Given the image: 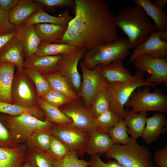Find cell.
Wrapping results in <instances>:
<instances>
[{
	"instance_id": "obj_4",
	"label": "cell",
	"mask_w": 167,
	"mask_h": 167,
	"mask_svg": "<svg viewBox=\"0 0 167 167\" xmlns=\"http://www.w3.org/2000/svg\"><path fill=\"white\" fill-rule=\"evenodd\" d=\"M144 73L137 71L132 78L123 83H108L106 88L109 100V109L120 118H124V106L133 92L138 88L144 86L154 88L156 85L144 79Z\"/></svg>"
},
{
	"instance_id": "obj_15",
	"label": "cell",
	"mask_w": 167,
	"mask_h": 167,
	"mask_svg": "<svg viewBox=\"0 0 167 167\" xmlns=\"http://www.w3.org/2000/svg\"><path fill=\"white\" fill-rule=\"evenodd\" d=\"M163 113L157 112L147 118L145 127L142 136L147 145L157 140L167 130V119Z\"/></svg>"
},
{
	"instance_id": "obj_25",
	"label": "cell",
	"mask_w": 167,
	"mask_h": 167,
	"mask_svg": "<svg viewBox=\"0 0 167 167\" xmlns=\"http://www.w3.org/2000/svg\"><path fill=\"white\" fill-rule=\"evenodd\" d=\"M147 112L135 113L128 109H125L124 119L127 131L131 137L137 139L142 137L147 118Z\"/></svg>"
},
{
	"instance_id": "obj_41",
	"label": "cell",
	"mask_w": 167,
	"mask_h": 167,
	"mask_svg": "<svg viewBox=\"0 0 167 167\" xmlns=\"http://www.w3.org/2000/svg\"><path fill=\"white\" fill-rule=\"evenodd\" d=\"M20 143L10 133L2 122L0 113V147L12 148Z\"/></svg>"
},
{
	"instance_id": "obj_9",
	"label": "cell",
	"mask_w": 167,
	"mask_h": 167,
	"mask_svg": "<svg viewBox=\"0 0 167 167\" xmlns=\"http://www.w3.org/2000/svg\"><path fill=\"white\" fill-rule=\"evenodd\" d=\"M12 104L26 107L38 105L35 85L24 69L16 71L11 89Z\"/></svg>"
},
{
	"instance_id": "obj_26",
	"label": "cell",
	"mask_w": 167,
	"mask_h": 167,
	"mask_svg": "<svg viewBox=\"0 0 167 167\" xmlns=\"http://www.w3.org/2000/svg\"><path fill=\"white\" fill-rule=\"evenodd\" d=\"M34 26L41 43H52L63 36L68 26L44 23Z\"/></svg>"
},
{
	"instance_id": "obj_12",
	"label": "cell",
	"mask_w": 167,
	"mask_h": 167,
	"mask_svg": "<svg viewBox=\"0 0 167 167\" xmlns=\"http://www.w3.org/2000/svg\"><path fill=\"white\" fill-rule=\"evenodd\" d=\"M87 51L85 48H78L70 54H63L57 64V71L65 77L78 95L81 84V75L78 69V64Z\"/></svg>"
},
{
	"instance_id": "obj_36",
	"label": "cell",
	"mask_w": 167,
	"mask_h": 167,
	"mask_svg": "<svg viewBox=\"0 0 167 167\" xmlns=\"http://www.w3.org/2000/svg\"><path fill=\"white\" fill-rule=\"evenodd\" d=\"M24 70L33 83L36 87L38 98L52 88L44 76L37 70L24 68Z\"/></svg>"
},
{
	"instance_id": "obj_45",
	"label": "cell",
	"mask_w": 167,
	"mask_h": 167,
	"mask_svg": "<svg viewBox=\"0 0 167 167\" xmlns=\"http://www.w3.org/2000/svg\"><path fill=\"white\" fill-rule=\"evenodd\" d=\"M153 160L154 164L158 167H167V144L156 151Z\"/></svg>"
},
{
	"instance_id": "obj_43",
	"label": "cell",
	"mask_w": 167,
	"mask_h": 167,
	"mask_svg": "<svg viewBox=\"0 0 167 167\" xmlns=\"http://www.w3.org/2000/svg\"><path fill=\"white\" fill-rule=\"evenodd\" d=\"M16 27L10 23L8 13L0 7V35L16 32Z\"/></svg>"
},
{
	"instance_id": "obj_7",
	"label": "cell",
	"mask_w": 167,
	"mask_h": 167,
	"mask_svg": "<svg viewBox=\"0 0 167 167\" xmlns=\"http://www.w3.org/2000/svg\"><path fill=\"white\" fill-rule=\"evenodd\" d=\"M124 106L135 113L153 111L167 114V96L160 91L151 92L149 87H139L134 91Z\"/></svg>"
},
{
	"instance_id": "obj_33",
	"label": "cell",
	"mask_w": 167,
	"mask_h": 167,
	"mask_svg": "<svg viewBox=\"0 0 167 167\" xmlns=\"http://www.w3.org/2000/svg\"><path fill=\"white\" fill-rule=\"evenodd\" d=\"M51 136L49 130H35L25 144L35 147L46 152L49 148Z\"/></svg>"
},
{
	"instance_id": "obj_3",
	"label": "cell",
	"mask_w": 167,
	"mask_h": 167,
	"mask_svg": "<svg viewBox=\"0 0 167 167\" xmlns=\"http://www.w3.org/2000/svg\"><path fill=\"white\" fill-rule=\"evenodd\" d=\"M124 167H158L152 161V154L144 145H140L136 139L130 137L129 142L122 145L114 144L105 153Z\"/></svg>"
},
{
	"instance_id": "obj_38",
	"label": "cell",
	"mask_w": 167,
	"mask_h": 167,
	"mask_svg": "<svg viewBox=\"0 0 167 167\" xmlns=\"http://www.w3.org/2000/svg\"><path fill=\"white\" fill-rule=\"evenodd\" d=\"M70 152L62 141L52 135L49 148L45 152L49 156L54 160H58L66 156Z\"/></svg>"
},
{
	"instance_id": "obj_14",
	"label": "cell",
	"mask_w": 167,
	"mask_h": 167,
	"mask_svg": "<svg viewBox=\"0 0 167 167\" xmlns=\"http://www.w3.org/2000/svg\"><path fill=\"white\" fill-rule=\"evenodd\" d=\"M162 32L158 30L150 34L147 39L134 50L129 61L132 62L137 57L143 54L158 58L167 56V42L161 41L160 37Z\"/></svg>"
},
{
	"instance_id": "obj_6",
	"label": "cell",
	"mask_w": 167,
	"mask_h": 167,
	"mask_svg": "<svg viewBox=\"0 0 167 167\" xmlns=\"http://www.w3.org/2000/svg\"><path fill=\"white\" fill-rule=\"evenodd\" d=\"M1 114L2 121L10 133L20 143H25L34 130H49L53 124L29 114L13 116Z\"/></svg>"
},
{
	"instance_id": "obj_8",
	"label": "cell",
	"mask_w": 167,
	"mask_h": 167,
	"mask_svg": "<svg viewBox=\"0 0 167 167\" xmlns=\"http://www.w3.org/2000/svg\"><path fill=\"white\" fill-rule=\"evenodd\" d=\"M49 131L51 134L62 141L70 152L82 157L85 153L90 134L71 123L53 124Z\"/></svg>"
},
{
	"instance_id": "obj_32",
	"label": "cell",
	"mask_w": 167,
	"mask_h": 167,
	"mask_svg": "<svg viewBox=\"0 0 167 167\" xmlns=\"http://www.w3.org/2000/svg\"><path fill=\"white\" fill-rule=\"evenodd\" d=\"M78 48L66 44L41 43L35 54L39 56L69 54Z\"/></svg>"
},
{
	"instance_id": "obj_31",
	"label": "cell",
	"mask_w": 167,
	"mask_h": 167,
	"mask_svg": "<svg viewBox=\"0 0 167 167\" xmlns=\"http://www.w3.org/2000/svg\"><path fill=\"white\" fill-rule=\"evenodd\" d=\"M89 110L95 118L109 110V100L106 82L98 89Z\"/></svg>"
},
{
	"instance_id": "obj_30",
	"label": "cell",
	"mask_w": 167,
	"mask_h": 167,
	"mask_svg": "<svg viewBox=\"0 0 167 167\" xmlns=\"http://www.w3.org/2000/svg\"><path fill=\"white\" fill-rule=\"evenodd\" d=\"M38 103L45 113L46 120L58 125L72 123L71 120L64 114L59 108L49 104L40 97L38 98Z\"/></svg>"
},
{
	"instance_id": "obj_46",
	"label": "cell",
	"mask_w": 167,
	"mask_h": 167,
	"mask_svg": "<svg viewBox=\"0 0 167 167\" xmlns=\"http://www.w3.org/2000/svg\"><path fill=\"white\" fill-rule=\"evenodd\" d=\"M16 32L0 35V52L16 37Z\"/></svg>"
},
{
	"instance_id": "obj_10",
	"label": "cell",
	"mask_w": 167,
	"mask_h": 167,
	"mask_svg": "<svg viewBox=\"0 0 167 167\" xmlns=\"http://www.w3.org/2000/svg\"><path fill=\"white\" fill-rule=\"evenodd\" d=\"M138 71L149 74L145 79L149 83L167 86V56L155 58L147 54L139 56L132 62Z\"/></svg>"
},
{
	"instance_id": "obj_37",
	"label": "cell",
	"mask_w": 167,
	"mask_h": 167,
	"mask_svg": "<svg viewBox=\"0 0 167 167\" xmlns=\"http://www.w3.org/2000/svg\"><path fill=\"white\" fill-rule=\"evenodd\" d=\"M109 134L113 144L124 145L129 141V137L127 127L123 118H121L118 122L109 131Z\"/></svg>"
},
{
	"instance_id": "obj_16",
	"label": "cell",
	"mask_w": 167,
	"mask_h": 167,
	"mask_svg": "<svg viewBox=\"0 0 167 167\" xmlns=\"http://www.w3.org/2000/svg\"><path fill=\"white\" fill-rule=\"evenodd\" d=\"M63 54L39 56L34 54L25 60L24 68L37 71L44 75L57 71V64Z\"/></svg>"
},
{
	"instance_id": "obj_34",
	"label": "cell",
	"mask_w": 167,
	"mask_h": 167,
	"mask_svg": "<svg viewBox=\"0 0 167 167\" xmlns=\"http://www.w3.org/2000/svg\"><path fill=\"white\" fill-rule=\"evenodd\" d=\"M27 146V156L36 167H55L54 160L49 156L45 152L35 147Z\"/></svg>"
},
{
	"instance_id": "obj_23",
	"label": "cell",
	"mask_w": 167,
	"mask_h": 167,
	"mask_svg": "<svg viewBox=\"0 0 167 167\" xmlns=\"http://www.w3.org/2000/svg\"><path fill=\"white\" fill-rule=\"evenodd\" d=\"M66 10L61 12L58 16H53L47 13L43 6L33 14L23 24L27 25H34L38 24L49 23L68 26L73 19Z\"/></svg>"
},
{
	"instance_id": "obj_18",
	"label": "cell",
	"mask_w": 167,
	"mask_h": 167,
	"mask_svg": "<svg viewBox=\"0 0 167 167\" xmlns=\"http://www.w3.org/2000/svg\"><path fill=\"white\" fill-rule=\"evenodd\" d=\"M33 0H19L8 13L9 21L16 27L23 24L42 6Z\"/></svg>"
},
{
	"instance_id": "obj_19",
	"label": "cell",
	"mask_w": 167,
	"mask_h": 167,
	"mask_svg": "<svg viewBox=\"0 0 167 167\" xmlns=\"http://www.w3.org/2000/svg\"><path fill=\"white\" fill-rule=\"evenodd\" d=\"M122 59H119L106 65H101L100 71L103 78L108 83H123L133 77L123 66Z\"/></svg>"
},
{
	"instance_id": "obj_35",
	"label": "cell",
	"mask_w": 167,
	"mask_h": 167,
	"mask_svg": "<svg viewBox=\"0 0 167 167\" xmlns=\"http://www.w3.org/2000/svg\"><path fill=\"white\" fill-rule=\"evenodd\" d=\"M95 118L96 130L98 131L108 133L121 119L110 109Z\"/></svg>"
},
{
	"instance_id": "obj_29",
	"label": "cell",
	"mask_w": 167,
	"mask_h": 167,
	"mask_svg": "<svg viewBox=\"0 0 167 167\" xmlns=\"http://www.w3.org/2000/svg\"><path fill=\"white\" fill-rule=\"evenodd\" d=\"M43 75L52 88L62 92L72 100L76 99L79 97L65 77L58 71Z\"/></svg>"
},
{
	"instance_id": "obj_20",
	"label": "cell",
	"mask_w": 167,
	"mask_h": 167,
	"mask_svg": "<svg viewBox=\"0 0 167 167\" xmlns=\"http://www.w3.org/2000/svg\"><path fill=\"white\" fill-rule=\"evenodd\" d=\"M25 56L22 44L15 37L0 52V61L14 64L16 71L24 69Z\"/></svg>"
},
{
	"instance_id": "obj_49",
	"label": "cell",
	"mask_w": 167,
	"mask_h": 167,
	"mask_svg": "<svg viewBox=\"0 0 167 167\" xmlns=\"http://www.w3.org/2000/svg\"><path fill=\"white\" fill-rule=\"evenodd\" d=\"M20 167H36V166L31 160L26 155Z\"/></svg>"
},
{
	"instance_id": "obj_27",
	"label": "cell",
	"mask_w": 167,
	"mask_h": 167,
	"mask_svg": "<svg viewBox=\"0 0 167 167\" xmlns=\"http://www.w3.org/2000/svg\"><path fill=\"white\" fill-rule=\"evenodd\" d=\"M132 2L141 7L152 19L157 30L163 32L167 30V14L164 10L155 7L149 0H133Z\"/></svg>"
},
{
	"instance_id": "obj_13",
	"label": "cell",
	"mask_w": 167,
	"mask_h": 167,
	"mask_svg": "<svg viewBox=\"0 0 167 167\" xmlns=\"http://www.w3.org/2000/svg\"><path fill=\"white\" fill-rule=\"evenodd\" d=\"M101 65L90 69L84 66L81 61L80 62L82 81L78 96L82 98L85 106L88 109L90 108L98 89L105 82L100 72Z\"/></svg>"
},
{
	"instance_id": "obj_42",
	"label": "cell",
	"mask_w": 167,
	"mask_h": 167,
	"mask_svg": "<svg viewBox=\"0 0 167 167\" xmlns=\"http://www.w3.org/2000/svg\"><path fill=\"white\" fill-rule=\"evenodd\" d=\"M36 2L48 9L53 10L58 7L67 6L75 7L74 0H35Z\"/></svg>"
},
{
	"instance_id": "obj_11",
	"label": "cell",
	"mask_w": 167,
	"mask_h": 167,
	"mask_svg": "<svg viewBox=\"0 0 167 167\" xmlns=\"http://www.w3.org/2000/svg\"><path fill=\"white\" fill-rule=\"evenodd\" d=\"M59 108L64 114L71 120L72 124L75 126L90 134L96 131V118L92 116L89 109L85 106L80 97L72 100Z\"/></svg>"
},
{
	"instance_id": "obj_50",
	"label": "cell",
	"mask_w": 167,
	"mask_h": 167,
	"mask_svg": "<svg viewBox=\"0 0 167 167\" xmlns=\"http://www.w3.org/2000/svg\"><path fill=\"white\" fill-rule=\"evenodd\" d=\"M160 39L161 41L167 42V30L162 32Z\"/></svg>"
},
{
	"instance_id": "obj_1",
	"label": "cell",
	"mask_w": 167,
	"mask_h": 167,
	"mask_svg": "<svg viewBox=\"0 0 167 167\" xmlns=\"http://www.w3.org/2000/svg\"><path fill=\"white\" fill-rule=\"evenodd\" d=\"M75 17L60 39L53 43L85 48L87 51L118 39L115 16L104 0H74Z\"/></svg>"
},
{
	"instance_id": "obj_47",
	"label": "cell",
	"mask_w": 167,
	"mask_h": 167,
	"mask_svg": "<svg viewBox=\"0 0 167 167\" xmlns=\"http://www.w3.org/2000/svg\"><path fill=\"white\" fill-rule=\"evenodd\" d=\"M19 0H0V7L5 11L9 13L17 4Z\"/></svg>"
},
{
	"instance_id": "obj_39",
	"label": "cell",
	"mask_w": 167,
	"mask_h": 167,
	"mask_svg": "<svg viewBox=\"0 0 167 167\" xmlns=\"http://www.w3.org/2000/svg\"><path fill=\"white\" fill-rule=\"evenodd\" d=\"M40 98L49 104L59 108L72 100L62 92L51 88Z\"/></svg>"
},
{
	"instance_id": "obj_17",
	"label": "cell",
	"mask_w": 167,
	"mask_h": 167,
	"mask_svg": "<svg viewBox=\"0 0 167 167\" xmlns=\"http://www.w3.org/2000/svg\"><path fill=\"white\" fill-rule=\"evenodd\" d=\"M16 33L23 46L25 59L36 52L41 42L34 25L22 24L17 26Z\"/></svg>"
},
{
	"instance_id": "obj_24",
	"label": "cell",
	"mask_w": 167,
	"mask_h": 167,
	"mask_svg": "<svg viewBox=\"0 0 167 167\" xmlns=\"http://www.w3.org/2000/svg\"><path fill=\"white\" fill-rule=\"evenodd\" d=\"M113 143L108 133L95 131L90 134L86 153L91 156L105 153Z\"/></svg>"
},
{
	"instance_id": "obj_44",
	"label": "cell",
	"mask_w": 167,
	"mask_h": 167,
	"mask_svg": "<svg viewBox=\"0 0 167 167\" xmlns=\"http://www.w3.org/2000/svg\"><path fill=\"white\" fill-rule=\"evenodd\" d=\"M100 154L91 156L88 162L89 167H124L118 163L115 160H109L105 162L100 158Z\"/></svg>"
},
{
	"instance_id": "obj_48",
	"label": "cell",
	"mask_w": 167,
	"mask_h": 167,
	"mask_svg": "<svg viewBox=\"0 0 167 167\" xmlns=\"http://www.w3.org/2000/svg\"><path fill=\"white\" fill-rule=\"evenodd\" d=\"M167 2V0H156L152 3L158 9L163 10L164 7Z\"/></svg>"
},
{
	"instance_id": "obj_28",
	"label": "cell",
	"mask_w": 167,
	"mask_h": 167,
	"mask_svg": "<svg viewBox=\"0 0 167 167\" xmlns=\"http://www.w3.org/2000/svg\"><path fill=\"white\" fill-rule=\"evenodd\" d=\"M0 113L13 116L29 114L41 120H46L45 113L39 105L26 107L0 101Z\"/></svg>"
},
{
	"instance_id": "obj_22",
	"label": "cell",
	"mask_w": 167,
	"mask_h": 167,
	"mask_svg": "<svg viewBox=\"0 0 167 167\" xmlns=\"http://www.w3.org/2000/svg\"><path fill=\"white\" fill-rule=\"evenodd\" d=\"M15 65L0 61V101L12 104L11 93Z\"/></svg>"
},
{
	"instance_id": "obj_40",
	"label": "cell",
	"mask_w": 167,
	"mask_h": 167,
	"mask_svg": "<svg viewBox=\"0 0 167 167\" xmlns=\"http://www.w3.org/2000/svg\"><path fill=\"white\" fill-rule=\"evenodd\" d=\"M78 157L75 152H70L63 158L54 160L55 167H89L88 161Z\"/></svg>"
},
{
	"instance_id": "obj_5",
	"label": "cell",
	"mask_w": 167,
	"mask_h": 167,
	"mask_svg": "<svg viewBox=\"0 0 167 167\" xmlns=\"http://www.w3.org/2000/svg\"><path fill=\"white\" fill-rule=\"evenodd\" d=\"M130 49L128 39L120 37L113 43L87 51L81 62L85 67L92 69L99 65H108L118 59L123 60L129 54Z\"/></svg>"
},
{
	"instance_id": "obj_2",
	"label": "cell",
	"mask_w": 167,
	"mask_h": 167,
	"mask_svg": "<svg viewBox=\"0 0 167 167\" xmlns=\"http://www.w3.org/2000/svg\"><path fill=\"white\" fill-rule=\"evenodd\" d=\"M114 19L116 26L127 36L130 49L136 48L157 30L145 11L138 5L123 7Z\"/></svg>"
},
{
	"instance_id": "obj_21",
	"label": "cell",
	"mask_w": 167,
	"mask_h": 167,
	"mask_svg": "<svg viewBox=\"0 0 167 167\" xmlns=\"http://www.w3.org/2000/svg\"><path fill=\"white\" fill-rule=\"evenodd\" d=\"M28 149V146L24 143L12 148L0 147V167H20Z\"/></svg>"
}]
</instances>
